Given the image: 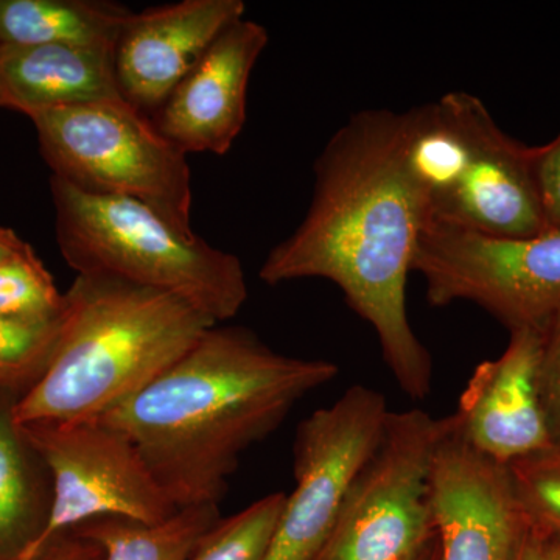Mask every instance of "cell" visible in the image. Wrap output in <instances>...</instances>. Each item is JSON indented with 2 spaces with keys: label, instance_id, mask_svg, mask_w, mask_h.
Listing matches in <instances>:
<instances>
[{
  "label": "cell",
  "instance_id": "28",
  "mask_svg": "<svg viewBox=\"0 0 560 560\" xmlns=\"http://www.w3.org/2000/svg\"><path fill=\"white\" fill-rule=\"evenodd\" d=\"M541 533V530H540ZM544 536V558L545 560H560V539L559 537L548 536V534L541 533Z\"/></svg>",
  "mask_w": 560,
  "mask_h": 560
},
{
  "label": "cell",
  "instance_id": "2",
  "mask_svg": "<svg viewBox=\"0 0 560 560\" xmlns=\"http://www.w3.org/2000/svg\"><path fill=\"white\" fill-rule=\"evenodd\" d=\"M338 372L331 361L285 355L245 327L217 324L98 419L132 442L178 510L219 506L243 453Z\"/></svg>",
  "mask_w": 560,
  "mask_h": 560
},
{
  "label": "cell",
  "instance_id": "17",
  "mask_svg": "<svg viewBox=\"0 0 560 560\" xmlns=\"http://www.w3.org/2000/svg\"><path fill=\"white\" fill-rule=\"evenodd\" d=\"M132 11L103 0H0V46L92 47L116 51Z\"/></svg>",
  "mask_w": 560,
  "mask_h": 560
},
{
  "label": "cell",
  "instance_id": "14",
  "mask_svg": "<svg viewBox=\"0 0 560 560\" xmlns=\"http://www.w3.org/2000/svg\"><path fill=\"white\" fill-rule=\"evenodd\" d=\"M245 13L243 0H183L132 13L114 51L121 97L154 117L213 40Z\"/></svg>",
  "mask_w": 560,
  "mask_h": 560
},
{
  "label": "cell",
  "instance_id": "19",
  "mask_svg": "<svg viewBox=\"0 0 560 560\" xmlns=\"http://www.w3.org/2000/svg\"><path fill=\"white\" fill-rule=\"evenodd\" d=\"M285 497L282 492L270 493L237 514L221 518L190 560H264Z\"/></svg>",
  "mask_w": 560,
  "mask_h": 560
},
{
  "label": "cell",
  "instance_id": "15",
  "mask_svg": "<svg viewBox=\"0 0 560 560\" xmlns=\"http://www.w3.org/2000/svg\"><path fill=\"white\" fill-rule=\"evenodd\" d=\"M121 98L114 51L92 47L0 46V108L27 117Z\"/></svg>",
  "mask_w": 560,
  "mask_h": 560
},
{
  "label": "cell",
  "instance_id": "18",
  "mask_svg": "<svg viewBox=\"0 0 560 560\" xmlns=\"http://www.w3.org/2000/svg\"><path fill=\"white\" fill-rule=\"evenodd\" d=\"M220 521L219 506L205 504L184 508L156 525L106 517L77 529L102 545L105 560H190Z\"/></svg>",
  "mask_w": 560,
  "mask_h": 560
},
{
  "label": "cell",
  "instance_id": "4",
  "mask_svg": "<svg viewBox=\"0 0 560 560\" xmlns=\"http://www.w3.org/2000/svg\"><path fill=\"white\" fill-rule=\"evenodd\" d=\"M407 114V158L427 221L492 237H530L547 228L536 147L506 135L485 103L448 92Z\"/></svg>",
  "mask_w": 560,
  "mask_h": 560
},
{
  "label": "cell",
  "instance_id": "10",
  "mask_svg": "<svg viewBox=\"0 0 560 560\" xmlns=\"http://www.w3.org/2000/svg\"><path fill=\"white\" fill-rule=\"evenodd\" d=\"M389 412L381 390L353 385L302 420L293 444L296 486L285 497L264 560L318 558Z\"/></svg>",
  "mask_w": 560,
  "mask_h": 560
},
{
  "label": "cell",
  "instance_id": "26",
  "mask_svg": "<svg viewBox=\"0 0 560 560\" xmlns=\"http://www.w3.org/2000/svg\"><path fill=\"white\" fill-rule=\"evenodd\" d=\"M28 243L22 241L20 235L10 228L0 226V264L16 256L21 250L27 248Z\"/></svg>",
  "mask_w": 560,
  "mask_h": 560
},
{
  "label": "cell",
  "instance_id": "13",
  "mask_svg": "<svg viewBox=\"0 0 560 560\" xmlns=\"http://www.w3.org/2000/svg\"><path fill=\"white\" fill-rule=\"evenodd\" d=\"M544 335L512 330L499 359L475 368L453 415L460 436L503 466L552 448L540 399Z\"/></svg>",
  "mask_w": 560,
  "mask_h": 560
},
{
  "label": "cell",
  "instance_id": "16",
  "mask_svg": "<svg viewBox=\"0 0 560 560\" xmlns=\"http://www.w3.org/2000/svg\"><path fill=\"white\" fill-rule=\"evenodd\" d=\"M20 399L0 386V560H20L39 540L54 499L49 469L14 422Z\"/></svg>",
  "mask_w": 560,
  "mask_h": 560
},
{
  "label": "cell",
  "instance_id": "7",
  "mask_svg": "<svg viewBox=\"0 0 560 560\" xmlns=\"http://www.w3.org/2000/svg\"><path fill=\"white\" fill-rule=\"evenodd\" d=\"M448 427L423 410L390 411L316 560H425L436 550L431 474Z\"/></svg>",
  "mask_w": 560,
  "mask_h": 560
},
{
  "label": "cell",
  "instance_id": "24",
  "mask_svg": "<svg viewBox=\"0 0 560 560\" xmlns=\"http://www.w3.org/2000/svg\"><path fill=\"white\" fill-rule=\"evenodd\" d=\"M536 178L547 228H560V132L536 147Z\"/></svg>",
  "mask_w": 560,
  "mask_h": 560
},
{
  "label": "cell",
  "instance_id": "29",
  "mask_svg": "<svg viewBox=\"0 0 560 560\" xmlns=\"http://www.w3.org/2000/svg\"><path fill=\"white\" fill-rule=\"evenodd\" d=\"M425 560H438V545H436V550H434L433 552H431V555L429 556V558H427Z\"/></svg>",
  "mask_w": 560,
  "mask_h": 560
},
{
  "label": "cell",
  "instance_id": "22",
  "mask_svg": "<svg viewBox=\"0 0 560 560\" xmlns=\"http://www.w3.org/2000/svg\"><path fill=\"white\" fill-rule=\"evenodd\" d=\"M515 492L530 523L560 539V451L534 453L508 466Z\"/></svg>",
  "mask_w": 560,
  "mask_h": 560
},
{
  "label": "cell",
  "instance_id": "23",
  "mask_svg": "<svg viewBox=\"0 0 560 560\" xmlns=\"http://www.w3.org/2000/svg\"><path fill=\"white\" fill-rule=\"evenodd\" d=\"M539 385L551 445L560 451V318L544 335Z\"/></svg>",
  "mask_w": 560,
  "mask_h": 560
},
{
  "label": "cell",
  "instance_id": "12",
  "mask_svg": "<svg viewBox=\"0 0 560 560\" xmlns=\"http://www.w3.org/2000/svg\"><path fill=\"white\" fill-rule=\"evenodd\" d=\"M268 40L246 18L221 32L154 114L162 135L186 154L224 156L245 127L250 73Z\"/></svg>",
  "mask_w": 560,
  "mask_h": 560
},
{
  "label": "cell",
  "instance_id": "3",
  "mask_svg": "<svg viewBox=\"0 0 560 560\" xmlns=\"http://www.w3.org/2000/svg\"><path fill=\"white\" fill-rule=\"evenodd\" d=\"M65 298L49 364L14 405L18 425L102 418L217 326L178 296L105 276L77 275Z\"/></svg>",
  "mask_w": 560,
  "mask_h": 560
},
{
  "label": "cell",
  "instance_id": "11",
  "mask_svg": "<svg viewBox=\"0 0 560 560\" xmlns=\"http://www.w3.org/2000/svg\"><path fill=\"white\" fill-rule=\"evenodd\" d=\"M431 503L438 560H515L533 526L508 466L475 451L453 415L434 456Z\"/></svg>",
  "mask_w": 560,
  "mask_h": 560
},
{
  "label": "cell",
  "instance_id": "1",
  "mask_svg": "<svg viewBox=\"0 0 560 560\" xmlns=\"http://www.w3.org/2000/svg\"><path fill=\"white\" fill-rule=\"evenodd\" d=\"M425 223V201L407 158V116L363 110L324 147L311 208L259 271L268 285L335 283L374 329L386 366L415 400L429 397L433 377L430 352L407 312L408 276Z\"/></svg>",
  "mask_w": 560,
  "mask_h": 560
},
{
  "label": "cell",
  "instance_id": "25",
  "mask_svg": "<svg viewBox=\"0 0 560 560\" xmlns=\"http://www.w3.org/2000/svg\"><path fill=\"white\" fill-rule=\"evenodd\" d=\"M36 560H105V551L97 540L72 529L50 541Z\"/></svg>",
  "mask_w": 560,
  "mask_h": 560
},
{
  "label": "cell",
  "instance_id": "8",
  "mask_svg": "<svg viewBox=\"0 0 560 560\" xmlns=\"http://www.w3.org/2000/svg\"><path fill=\"white\" fill-rule=\"evenodd\" d=\"M411 271L434 307L471 302L510 331L545 334L560 318V228L511 238L427 221Z\"/></svg>",
  "mask_w": 560,
  "mask_h": 560
},
{
  "label": "cell",
  "instance_id": "27",
  "mask_svg": "<svg viewBox=\"0 0 560 560\" xmlns=\"http://www.w3.org/2000/svg\"><path fill=\"white\" fill-rule=\"evenodd\" d=\"M515 560H545L544 536L536 526H530L528 537H526L525 544H523L522 550Z\"/></svg>",
  "mask_w": 560,
  "mask_h": 560
},
{
  "label": "cell",
  "instance_id": "9",
  "mask_svg": "<svg viewBox=\"0 0 560 560\" xmlns=\"http://www.w3.org/2000/svg\"><path fill=\"white\" fill-rule=\"evenodd\" d=\"M20 427L49 469L54 489L49 523L20 560L38 559L61 534L98 518L156 525L179 511L132 442L103 420H39Z\"/></svg>",
  "mask_w": 560,
  "mask_h": 560
},
{
  "label": "cell",
  "instance_id": "20",
  "mask_svg": "<svg viewBox=\"0 0 560 560\" xmlns=\"http://www.w3.org/2000/svg\"><path fill=\"white\" fill-rule=\"evenodd\" d=\"M66 307L65 293L31 245L0 264V316L20 320H54Z\"/></svg>",
  "mask_w": 560,
  "mask_h": 560
},
{
  "label": "cell",
  "instance_id": "5",
  "mask_svg": "<svg viewBox=\"0 0 560 560\" xmlns=\"http://www.w3.org/2000/svg\"><path fill=\"white\" fill-rule=\"evenodd\" d=\"M58 248L81 276H105L178 296L213 323L232 319L248 300L235 254L184 234L131 198L92 194L51 176Z\"/></svg>",
  "mask_w": 560,
  "mask_h": 560
},
{
  "label": "cell",
  "instance_id": "6",
  "mask_svg": "<svg viewBox=\"0 0 560 560\" xmlns=\"http://www.w3.org/2000/svg\"><path fill=\"white\" fill-rule=\"evenodd\" d=\"M31 120L51 176L143 202L184 234H195L187 154L149 114L121 97L43 110Z\"/></svg>",
  "mask_w": 560,
  "mask_h": 560
},
{
  "label": "cell",
  "instance_id": "21",
  "mask_svg": "<svg viewBox=\"0 0 560 560\" xmlns=\"http://www.w3.org/2000/svg\"><path fill=\"white\" fill-rule=\"evenodd\" d=\"M62 315L54 320H20L0 316L2 388L16 390L22 397L39 381L60 337Z\"/></svg>",
  "mask_w": 560,
  "mask_h": 560
}]
</instances>
